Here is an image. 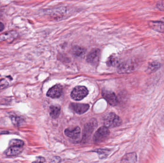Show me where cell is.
<instances>
[{
	"instance_id": "obj_1",
	"label": "cell",
	"mask_w": 164,
	"mask_h": 163,
	"mask_svg": "<svg viewBox=\"0 0 164 163\" xmlns=\"http://www.w3.org/2000/svg\"><path fill=\"white\" fill-rule=\"evenodd\" d=\"M104 124L107 127H117L122 124V120L119 116L114 113L107 114L104 117Z\"/></svg>"
},
{
	"instance_id": "obj_2",
	"label": "cell",
	"mask_w": 164,
	"mask_h": 163,
	"mask_svg": "<svg viewBox=\"0 0 164 163\" xmlns=\"http://www.w3.org/2000/svg\"><path fill=\"white\" fill-rule=\"evenodd\" d=\"M88 94V91L85 86H76L71 92V96L73 100L78 101L83 100Z\"/></svg>"
},
{
	"instance_id": "obj_3",
	"label": "cell",
	"mask_w": 164,
	"mask_h": 163,
	"mask_svg": "<svg viewBox=\"0 0 164 163\" xmlns=\"http://www.w3.org/2000/svg\"><path fill=\"white\" fill-rule=\"evenodd\" d=\"M109 135V131L108 128L106 126L101 127L96 131L94 135L93 140L95 143H100L105 141L108 138Z\"/></svg>"
},
{
	"instance_id": "obj_4",
	"label": "cell",
	"mask_w": 164,
	"mask_h": 163,
	"mask_svg": "<svg viewBox=\"0 0 164 163\" xmlns=\"http://www.w3.org/2000/svg\"><path fill=\"white\" fill-rule=\"evenodd\" d=\"M101 52L99 49H94L87 56L86 60L92 65H96L99 63Z\"/></svg>"
},
{
	"instance_id": "obj_5",
	"label": "cell",
	"mask_w": 164,
	"mask_h": 163,
	"mask_svg": "<svg viewBox=\"0 0 164 163\" xmlns=\"http://www.w3.org/2000/svg\"><path fill=\"white\" fill-rule=\"evenodd\" d=\"M102 95L103 98L106 100V101L111 106H114L117 104L118 101L117 97L113 92L108 91L106 89H103Z\"/></svg>"
},
{
	"instance_id": "obj_6",
	"label": "cell",
	"mask_w": 164,
	"mask_h": 163,
	"mask_svg": "<svg viewBox=\"0 0 164 163\" xmlns=\"http://www.w3.org/2000/svg\"><path fill=\"white\" fill-rule=\"evenodd\" d=\"M96 125H97V122H96V120L95 119H92L85 125L84 131H83V140L87 139L91 135L96 127Z\"/></svg>"
},
{
	"instance_id": "obj_7",
	"label": "cell",
	"mask_w": 164,
	"mask_h": 163,
	"mask_svg": "<svg viewBox=\"0 0 164 163\" xmlns=\"http://www.w3.org/2000/svg\"><path fill=\"white\" fill-rule=\"evenodd\" d=\"M148 26L151 29L164 34V18L158 21H151L148 23Z\"/></svg>"
},
{
	"instance_id": "obj_8",
	"label": "cell",
	"mask_w": 164,
	"mask_h": 163,
	"mask_svg": "<svg viewBox=\"0 0 164 163\" xmlns=\"http://www.w3.org/2000/svg\"><path fill=\"white\" fill-rule=\"evenodd\" d=\"M63 92V88L60 84H57L51 88L47 93V96L50 98H59L60 97Z\"/></svg>"
},
{
	"instance_id": "obj_9",
	"label": "cell",
	"mask_w": 164,
	"mask_h": 163,
	"mask_svg": "<svg viewBox=\"0 0 164 163\" xmlns=\"http://www.w3.org/2000/svg\"><path fill=\"white\" fill-rule=\"evenodd\" d=\"M70 108L76 114H82L88 110L89 105L87 104L72 103L70 104Z\"/></svg>"
},
{
	"instance_id": "obj_10",
	"label": "cell",
	"mask_w": 164,
	"mask_h": 163,
	"mask_svg": "<svg viewBox=\"0 0 164 163\" xmlns=\"http://www.w3.org/2000/svg\"><path fill=\"white\" fill-rule=\"evenodd\" d=\"M23 151V147L17 145H11L6 151V154L7 157H14L19 155Z\"/></svg>"
},
{
	"instance_id": "obj_11",
	"label": "cell",
	"mask_w": 164,
	"mask_h": 163,
	"mask_svg": "<svg viewBox=\"0 0 164 163\" xmlns=\"http://www.w3.org/2000/svg\"><path fill=\"white\" fill-rule=\"evenodd\" d=\"M67 136L72 139H76L81 134V129L79 127H75L73 128H68L64 131Z\"/></svg>"
},
{
	"instance_id": "obj_12",
	"label": "cell",
	"mask_w": 164,
	"mask_h": 163,
	"mask_svg": "<svg viewBox=\"0 0 164 163\" xmlns=\"http://www.w3.org/2000/svg\"><path fill=\"white\" fill-rule=\"evenodd\" d=\"M134 65L131 62H126L120 65L119 67V72L121 73H128L133 71Z\"/></svg>"
},
{
	"instance_id": "obj_13",
	"label": "cell",
	"mask_w": 164,
	"mask_h": 163,
	"mask_svg": "<svg viewBox=\"0 0 164 163\" xmlns=\"http://www.w3.org/2000/svg\"><path fill=\"white\" fill-rule=\"evenodd\" d=\"M60 113V107L59 105H52L50 107V116L53 119L58 118Z\"/></svg>"
},
{
	"instance_id": "obj_14",
	"label": "cell",
	"mask_w": 164,
	"mask_h": 163,
	"mask_svg": "<svg viewBox=\"0 0 164 163\" xmlns=\"http://www.w3.org/2000/svg\"><path fill=\"white\" fill-rule=\"evenodd\" d=\"M136 161L137 156L135 152H131L125 155L122 160V162H131V163H134Z\"/></svg>"
},
{
	"instance_id": "obj_15",
	"label": "cell",
	"mask_w": 164,
	"mask_h": 163,
	"mask_svg": "<svg viewBox=\"0 0 164 163\" xmlns=\"http://www.w3.org/2000/svg\"><path fill=\"white\" fill-rule=\"evenodd\" d=\"M85 52H86V50L80 46H74L73 49V54L76 57H83L85 55Z\"/></svg>"
},
{
	"instance_id": "obj_16",
	"label": "cell",
	"mask_w": 164,
	"mask_h": 163,
	"mask_svg": "<svg viewBox=\"0 0 164 163\" xmlns=\"http://www.w3.org/2000/svg\"><path fill=\"white\" fill-rule=\"evenodd\" d=\"M161 67V64L157 62H152L148 65L147 71L149 72H153L158 70Z\"/></svg>"
},
{
	"instance_id": "obj_17",
	"label": "cell",
	"mask_w": 164,
	"mask_h": 163,
	"mask_svg": "<svg viewBox=\"0 0 164 163\" xmlns=\"http://www.w3.org/2000/svg\"><path fill=\"white\" fill-rule=\"evenodd\" d=\"M11 120L14 125L18 126L22 125L24 122L22 118L18 117V116H12L11 117Z\"/></svg>"
},
{
	"instance_id": "obj_18",
	"label": "cell",
	"mask_w": 164,
	"mask_h": 163,
	"mask_svg": "<svg viewBox=\"0 0 164 163\" xmlns=\"http://www.w3.org/2000/svg\"><path fill=\"white\" fill-rule=\"evenodd\" d=\"M95 152H98L100 158L102 159L106 158L108 156L109 153V150L106 149H98L95 151Z\"/></svg>"
},
{
	"instance_id": "obj_19",
	"label": "cell",
	"mask_w": 164,
	"mask_h": 163,
	"mask_svg": "<svg viewBox=\"0 0 164 163\" xmlns=\"http://www.w3.org/2000/svg\"><path fill=\"white\" fill-rule=\"evenodd\" d=\"M24 143L23 141L19 139H13L10 142L9 145H17V146H22L23 147Z\"/></svg>"
},
{
	"instance_id": "obj_20",
	"label": "cell",
	"mask_w": 164,
	"mask_h": 163,
	"mask_svg": "<svg viewBox=\"0 0 164 163\" xmlns=\"http://www.w3.org/2000/svg\"><path fill=\"white\" fill-rule=\"evenodd\" d=\"M117 63V60L116 58L113 56L110 57L107 62V65L109 66H113L116 64Z\"/></svg>"
},
{
	"instance_id": "obj_21",
	"label": "cell",
	"mask_w": 164,
	"mask_h": 163,
	"mask_svg": "<svg viewBox=\"0 0 164 163\" xmlns=\"http://www.w3.org/2000/svg\"><path fill=\"white\" fill-rule=\"evenodd\" d=\"M156 6L159 10L164 12V0H159L157 2Z\"/></svg>"
},
{
	"instance_id": "obj_22",
	"label": "cell",
	"mask_w": 164,
	"mask_h": 163,
	"mask_svg": "<svg viewBox=\"0 0 164 163\" xmlns=\"http://www.w3.org/2000/svg\"><path fill=\"white\" fill-rule=\"evenodd\" d=\"M8 85V83L7 81H6V80H4V79L0 80V90L7 87Z\"/></svg>"
},
{
	"instance_id": "obj_23",
	"label": "cell",
	"mask_w": 164,
	"mask_h": 163,
	"mask_svg": "<svg viewBox=\"0 0 164 163\" xmlns=\"http://www.w3.org/2000/svg\"><path fill=\"white\" fill-rule=\"evenodd\" d=\"M45 161L44 158L42 157H38L37 158V160L36 162H44Z\"/></svg>"
},
{
	"instance_id": "obj_24",
	"label": "cell",
	"mask_w": 164,
	"mask_h": 163,
	"mask_svg": "<svg viewBox=\"0 0 164 163\" xmlns=\"http://www.w3.org/2000/svg\"><path fill=\"white\" fill-rule=\"evenodd\" d=\"M4 28V24L0 22V32L2 31Z\"/></svg>"
}]
</instances>
